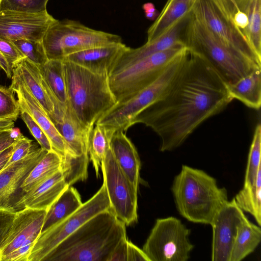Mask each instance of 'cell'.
Returning <instances> with one entry per match:
<instances>
[{
    "label": "cell",
    "instance_id": "obj_2",
    "mask_svg": "<svg viewBox=\"0 0 261 261\" xmlns=\"http://www.w3.org/2000/svg\"><path fill=\"white\" fill-rule=\"evenodd\" d=\"M126 238V225L111 209L100 212L59 244L43 261H109Z\"/></svg>",
    "mask_w": 261,
    "mask_h": 261
},
{
    "label": "cell",
    "instance_id": "obj_38",
    "mask_svg": "<svg viewBox=\"0 0 261 261\" xmlns=\"http://www.w3.org/2000/svg\"><path fill=\"white\" fill-rule=\"evenodd\" d=\"M37 147L32 140L21 134L14 143L13 152L4 168L24 158Z\"/></svg>",
    "mask_w": 261,
    "mask_h": 261
},
{
    "label": "cell",
    "instance_id": "obj_15",
    "mask_svg": "<svg viewBox=\"0 0 261 261\" xmlns=\"http://www.w3.org/2000/svg\"><path fill=\"white\" fill-rule=\"evenodd\" d=\"M57 21L47 10L31 13L0 9V37L11 41H42L47 30Z\"/></svg>",
    "mask_w": 261,
    "mask_h": 261
},
{
    "label": "cell",
    "instance_id": "obj_3",
    "mask_svg": "<svg viewBox=\"0 0 261 261\" xmlns=\"http://www.w3.org/2000/svg\"><path fill=\"white\" fill-rule=\"evenodd\" d=\"M171 191L179 214L188 221L210 225L229 201L227 191L203 170L182 165Z\"/></svg>",
    "mask_w": 261,
    "mask_h": 261
},
{
    "label": "cell",
    "instance_id": "obj_14",
    "mask_svg": "<svg viewBox=\"0 0 261 261\" xmlns=\"http://www.w3.org/2000/svg\"><path fill=\"white\" fill-rule=\"evenodd\" d=\"M47 152L38 146L27 156L0 172V209L14 212L24 209L22 202L25 194L22 185Z\"/></svg>",
    "mask_w": 261,
    "mask_h": 261
},
{
    "label": "cell",
    "instance_id": "obj_46",
    "mask_svg": "<svg viewBox=\"0 0 261 261\" xmlns=\"http://www.w3.org/2000/svg\"><path fill=\"white\" fill-rule=\"evenodd\" d=\"M2 2V0H0V5H1Z\"/></svg>",
    "mask_w": 261,
    "mask_h": 261
},
{
    "label": "cell",
    "instance_id": "obj_23",
    "mask_svg": "<svg viewBox=\"0 0 261 261\" xmlns=\"http://www.w3.org/2000/svg\"><path fill=\"white\" fill-rule=\"evenodd\" d=\"M110 148L122 172L132 185L138 190L141 162L133 143L124 132L118 130L113 134L111 139Z\"/></svg>",
    "mask_w": 261,
    "mask_h": 261
},
{
    "label": "cell",
    "instance_id": "obj_33",
    "mask_svg": "<svg viewBox=\"0 0 261 261\" xmlns=\"http://www.w3.org/2000/svg\"><path fill=\"white\" fill-rule=\"evenodd\" d=\"M261 125L257 124L248 156L244 185H252L261 167Z\"/></svg>",
    "mask_w": 261,
    "mask_h": 261
},
{
    "label": "cell",
    "instance_id": "obj_28",
    "mask_svg": "<svg viewBox=\"0 0 261 261\" xmlns=\"http://www.w3.org/2000/svg\"><path fill=\"white\" fill-rule=\"evenodd\" d=\"M42 75L52 94L62 106L68 103L64 62L59 60H48L38 66Z\"/></svg>",
    "mask_w": 261,
    "mask_h": 261
},
{
    "label": "cell",
    "instance_id": "obj_30",
    "mask_svg": "<svg viewBox=\"0 0 261 261\" xmlns=\"http://www.w3.org/2000/svg\"><path fill=\"white\" fill-rule=\"evenodd\" d=\"M261 240L260 226L247 219L239 228L231 252L230 261H241L253 252Z\"/></svg>",
    "mask_w": 261,
    "mask_h": 261
},
{
    "label": "cell",
    "instance_id": "obj_31",
    "mask_svg": "<svg viewBox=\"0 0 261 261\" xmlns=\"http://www.w3.org/2000/svg\"><path fill=\"white\" fill-rule=\"evenodd\" d=\"M113 135L103 126L97 124L90 132L88 142V154L97 177L99 176V169L110 149Z\"/></svg>",
    "mask_w": 261,
    "mask_h": 261
},
{
    "label": "cell",
    "instance_id": "obj_10",
    "mask_svg": "<svg viewBox=\"0 0 261 261\" xmlns=\"http://www.w3.org/2000/svg\"><path fill=\"white\" fill-rule=\"evenodd\" d=\"M111 209L106 186L100 189L69 216L41 232L29 256L28 261H43L62 241L97 214Z\"/></svg>",
    "mask_w": 261,
    "mask_h": 261
},
{
    "label": "cell",
    "instance_id": "obj_42",
    "mask_svg": "<svg viewBox=\"0 0 261 261\" xmlns=\"http://www.w3.org/2000/svg\"><path fill=\"white\" fill-rule=\"evenodd\" d=\"M142 9L144 11L145 16L150 20H155L160 14L154 5L150 2L144 4L142 6Z\"/></svg>",
    "mask_w": 261,
    "mask_h": 261
},
{
    "label": "cell",
    "instance_id": "obj_8",
    "mask_svg": "<svg viewBox=\"0 0 261 261\" xmlns=\"http://www.w3.org/2000/svg\"><path fill=\"white\" fill-rule=\"evenodd\" d=\"M186 48L184 45H177L153 54L110 74V86L117 102L152 84Z\"/></svg>",
    "mask_w": 261,
    "mask_h": 261
},
{
    "label": "cell",
    "instance_id": "obj_16",
    "mask_svg": "<svg viewBox=\"0 0 261 261\" xmlns=\"http://www.w3.org/2000/svg\"><path fill=\"white\" fill-rule=\"evenodd\" d=\"M247 219L234 198L219 211L211 224L213 230L212 260L230 261L239 228Z\"/></svg>",
    "mask_w": 261,
    "mask_h": 261
},
{
    "label": "cell",
    "instance_id": "obj_25",
    "mask_svg": "<svg viewBox=\"0 0 261 261\" xmlns=\"http://www.w3.org/2000/svg\"><path fill=\"white\" fill-rule=\"evenodd\" d=\"M196 0H168L147 31V40L156 39L181 18L192 11Z\"/></svg>",
    "mask_w": 261,
    "mask_h": 261
},
{
    "label": "cell",
    "instance_id": "obj_1",
    "mask_svg": "<svg viewBox=\"0 0 261 261\" xmlns=\"http://www.w3.org/2000/svg\"><path fill=\"white\" fill-rule=\"evenodd\" d=\"M233 100L227 85L215 70L188 49L186 59L172 83L159 98L137 116L134 124L141 123L150 127L161 139L160 151H172Z\"/></svg>",
    "mask_w": 261,
    "mask_h": 261
},
{
    "label": "cell",
    "instance_id": "obj_18",
    "mask_svg": "<svg viewBox=\"0 0 261 261\" xmlns=\"http://www.w3.org/2000/svg\"><path fill=\"white\" fill-rule=\"evenodd\" d=\"M44 210L24 208L16 212L11 229L0 248L2 258L18 248L35 244L46 214Z\"/></svg>",
    "mask_w": 261,
    "mask_h": 261
},
{
    "label": "cell",
    "instance_id": "obj_27",
    "mask_svg": "<svg viewBox=\"0 0 261 261\" xmlns=\"http://www.w3.org/2000/svg\"><path fill=\"white\" fill-rule=\"evenodd\" d=\"M233 99L247 107L259 110L261 106V69L254 70L235 84L227 86Z\"/></svg>",
    "mask_w": 261,
    "mask_h": 261
},
{
    "label": "cell",
    "instance_id": "obj_22",
    "mask_svg": "<svg viewBox=\"0 0 261 261\" xmlns=\"http://www.w3.org/2000/svg\"><path fill=\"white\" fill-rule=\"evenodd\" d=\"M53 123L66 144L67 154L75 158L90 161L88 142L92 127L89 128L81 123L68 103L61 119Z\"/></svg>",
    "mask_w": 261,
    "mask_h": 261
},
{
    "label": "cell",
    "instance_id": "obj_32",
    "mask_svg": "<svg viewBox=\"0 0 261 261\" xmlns=\"http://www.w3.org/2000/svg\"><path fill=\"white\" fill-rule=\"evenodd\" d=\"M237 204L244 212L250 214L258 225H261V167L254 183L243 185L234 197Z\"/></svg>",
    "mask_w": 261,
    "mask_h": 261
},
{
    "label": "cell",
    "instance_id": "obj_9",
    "mask_svg": "<svg viewBox=\"0 0 261 261\" xmlns=\"http://www.w3.org/2000/svg\"><path fill=\"white\" fill-rule=\"evenodd\" d=\"M191 230L178 218H159L142 250L149 261H187L194 248L189 236Z\"/></svg>",
    "mask_w": 261,
    "mask_h": 261
},
{
    "label": "cell",
    "instance_id": "obj_19",
    "mask_svg": "<svg viewBox=\"0 0 261 261\" xmlns=\"http://www.w3.org/2000/svg\"><path fill=\"white\" fill-rule=\"evenodd\" d=\"M9 87L17 95L20 110L28 113L44 131L50 142L52 150L57 153L62 160L67 153V147L55 124L22 81L13 71Z\"/></svg>",
    "mask_w": 261,
    "mask_h": 261
},
{
    "label": "cell",
    "instance_id": "obj_12",
    "mask_svg": "<svg viewBox=\"0 0 261 261\" xmlns=\"http://www.w3.org/2000/svg\"><path fill=\"white\" fill-rule=\"evenodd\" d=\"M192 13L198 20L225 45L261 63V57L233 28L214 0H196Z\"/></svg>",
    "mask_w": 261,
    "mask_h": 261
},
{
    "label": "cell",
    "instance_id": "obj_41",
    "mask_svg": "<svg viewBox=\"0 0 261 261\" xmlns=\"http://www.w3.org/2000/svg\"><path fill=\"white\" fill-rule=\"evenodd\" d=\"M22 134L18 128L0 131V152L13 145Z\"/></svg>",
    "mask_w": 261,
    "mask_h": 261
},
{
    "label": "cell",
    "instance_id": "obj_34",
    "mask_svg": "<svg viewBox=\"0 0 261 261\" xmlns=\"http://www.w3.org/2000/svg\"><path fill=\"white\" fill-rule=\"evenodd\" d=\"M27 59L38 66L48 60L42 41L18 39L12 41Z\"/></svg>",
    "mask_w": 261,
    "mask_h": 261
},
{
    "label": "cell",
    "instance_id": "obj_40",
    "mask_svg": "<svg viewBox=\"0 0 261 261\" xmlns=\"http://www.w3.org/2000/svg\"><path fill=\"white\" fill-rule=\"evenodd\" d=\"M16 214V212L0 209V248L11 229Z\"/></svg>",
    "mask_w": 261,
    "mask_h": 261
},
{
    "label": "cell",
    "instance_id": "obj_11",
    "mask_svg": "<svg viewBox=\"0 0 261 261\" xmlns=\"http://www.w3.org/2000/svg\"><path fill=\"white\" fill-rule=\"evenodd\" d=\"M101 170L111 209L126 225L138 221V191L130 182L116 162L110 148Z\"/></svg>",
    "mask_w": 261,
    "mask_h": 261
},
{
    "label": "cell",
    "instance_id": "obj_35",
    "mask_svg": "<svg viewBox=\"0 0 261 261\" xmlns=\"http://www.w3.org/2000/svg\"><path fill=\"white\" fill-rule=\"evenodd\" d=\"M14 91L10 87L0 85V118L15 121L20 114V108Z\"/></svg>",
    "mask_w": 261,
    "mask_h": 261
},
{
    "label": "cell",
    "instance_id": "obj_6",
    "mask_svg": "<svg viewBox=\"0 0 261 261\" xmlns=\"http://www.w3.org/2000/svg\"><path fill=\"white\" fill-rule=\"evenodd\" d=\"M188 54L186 48L154 82L128 98L117 102L100 117L96 124L103 126L112 134L118 130L126 131L134 124L137 116L165 92L181 69Z\"/></svg>",
    "mask_w": 261,
    "mask_h": 261
},
{
    "label": "cell",
    "instance_id": "obj_39",
    "mask_svg": "<svg viewBox=\"0 0 261 261\" xmlns=\"http://www.w3.org/2000/svg\"><path fill=\"white\" fill-rule=\"evenodd\" d=\"M0 52L6 59L12 71L14 67L25 58L11 40L1 37Z\"/></svg>",
    "mask_w": 261,
    "mask_h": 261
},
{
    "label": "cell",
    "instance_id": "obj_29",
    "mask_svg": "<svg viewBox=\"0 0 261 261\" xmlns=\"http://www.w3.org/2000/svg\"><path fill=\"white\" fill-rule=\"evenodd\" d=\"M61 158L57 153L53 150L47 151L32 170L22 185L21 188L24 194L30 192L61 170Z\"/></svg>",
    "mask_w": 261,
    "mask_h": 261
},
{
    "label": "cell",
    "instance_id": "obj_7",
    "mask_svg": "<svg viewBox=\"0 0 261 261\" xmlns=\"http://www.w3.org/2000/svg\"><path fill=\"white\" fill-rule=\"evenodd\" d=\"M42 41L48 59L59 60L90 48L122 42L119 35L69 19L58 20L47 30Z\"/></svg>",
    "mask_w": 261,
    "mask_h": 261
},
{
    "label": "cell",
    "instance_id": "obj_5",
    "mask_svg": "<svg viewBox=\"0 0 261 261\" xmlns=\"http://www.w3.org/2000/svg\"><path fill=\"white\" fill-rule=\"evenodd\" d=\"M184 40L186 47L205 60L227 86L261 69V63L228 46L216 37L193 13L186 29Z\"/></svg>",
    "mask_w": 261,
    "mask_h": 261
},
{
    "label": "cell",
    "instance_id": "obj_26",
    "mask_svg": "<svg viewBox=\"0 0 261 261\" xmlns=\"http://www.w3.org/2000/svg\"><path fill=\"white\" fill-rule=\"evenodd\" d=\"M82 204L77 190L68 187L47 211L41 232L69 216Z\"/></svg>",
    "mask_w": 261,
    "mask_h": 261
},
{
    "label": "cell",
    "instance_id": "obj_36",
    "mask_svg": "<svg viewBox=\"0 0 261 261\" xmlns=\"http://www.w3.org/2000/svg\"><path fill=\"white\" fill-rule=\"evenodd\" d=\"M49 0H2L1 9L36 13L46 10Z\"/></svg>",
    "mask_w": 261,
    "mask_h": 261
},
{
    "label": "cell",
    "instance_id": "obj_21",
    "mask_svg": "<svg viewBox=\"0 0 261 261\" xmlns=\"http://www.w3.org/2000/svg\"><path fill=\"white\" fill-rule=\"evenodd\" d=\"M128 47L122 42L94 47L70 54L62 61L70 62L96 73L110 75Z\"/></svg>",
    "mask_w": 261,
    "mask_h": 261
},
{
    "label": "cell",
    "instance_id": "obj_20",
    "mask_svg": "<svg viewBox=\"0 0 261 261\" xmlns=\"http://www.w3.org/2000/svg\"><path fill=\"white\" fill-rule=\"evenodd\" d=\"M12 71L22 81L53 122L59 120L62 117L65 107L61 105L52 94L39 66L24 58L14 67Z\"/></svg>",
    "mask_w": 261,
    "mask_h": 261
},
{
    "label": "cell",
    "instance_id": "obj_44",
    "mask_svg": "<svg viewBox=\"0 0 261 261\" xmlns=\"http://www.w3.org/2000/svg\"><path fill=\"white\" fill-rule=\"evenodd\" d=\"M0 67L4 71L8 77L11 79L12 71L10 70L7 62L0 52Z\"/></svg>",
    "mask_w": 261,
    "mask_h": 261
},
{
    "label": "cell",
    "instance_id": "obj_37",
    "mask_svg": "<svg viewBox=\"0 0 261 261\" xmlns=\"http://www.w3.org/2000/svg\"><path fill=\"white\" fill-rule=\"evenodd\" d=\"M20 115L21 118L40 147L47 151L52 150L51 143L47 136L32 116L23 110H20Z\"/></svg>",
    "mask_w": 261,
    "mask_h": 261
},
{
    "label": "cell",
    "instance_id": "obj_4",
    "mask_svg": "<svg viewBox=\"0 0 261 261\" xmlns=\"http://www.w3.org/2000/svg\"><path fill=\"white\" fill-rule=\"evenodd\" d=\"M68 103L84 125L92 128L117 100L110 86L109 75L96 73L63 61Z\"/></svg>",
    "mask_w": 261,
    "mask_h": 261
},
{
    "label": "cell",
    "instance_id": "obj_45",
    "mask_svg": "<svg viewBox=\"0 0 261 261\" xmlns=\"http://www.w3.org/2000/svg\"><path fill=\"white\" fill-rule=\"evenodd\" d=\"M14 121L0 118V131L12 129L14 126Z\"/></svg>",
    "mask_w": 261,
    "mask_h": 261
},
{
    "label": "cell",
    "instance_id": "obj_17",
    "mask_svg": "<svg viewBox=\"0 0 261 261\" xmlns=\"http://www.w3.org/2000/svg\"><path fill=\"white\" fill-rule=\"evenodd\" d=\"M192 14V11L185 15L164 33L153 40L146 42L142 46L136 48L128 47L119 58L110 74L118 72L153 54L177 45L186 46L185 33Z\"/></svg>",
    "mask_w": 261,
    "mask_h": 261
},
{
    "label": "cell",
    "instance_id": "obj_13",
    "mask_svg": "<svg viewBox=\"0 0 261 261\" xmlns=\"http://www.w3.org/2000/svg\"><path fill=\"white\" fill-rule=\"evenodd\" d=\"M233 28L261 57V0H214Z\"/></svg>",
    "mask_w": 261,
    "mask_h": 261
},
{
    "label": "cell",
    "instance_id": "obj_24",
    "mask_svg": "<svg viewBox=\"0 0 261 261\" xmlns=\"http://www.w3.org/2000/svg\"><path fill=\"white\" fill-rule=\"evenodd\" d=\"M68 187L62 172L59 170L36 188L25 194L22 202V206L23 208L47 211Z\"/></svg>",
    "mask_w": 261,
    "mask_h": 261
},
{
    "label": "cell",
    "instance_id": "obj_43",
    "mask_svg": "<svg viewBox=\"0 0 261 261\" xmlns=\"http://www.w3.org/2000/svg\"><path fill=\"white\" fill-rule=\"evenodd\" d=\"M14 148V144L0 152V172L4 168Z\"/></svg>",
    "mask_w": 261,
    "mask_h": 261
}]
</instances>
